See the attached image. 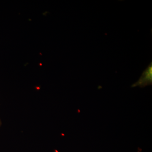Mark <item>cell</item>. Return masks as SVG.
<instances>
[{
  "mask_svg": "<svg viewBox=\"0 0 152 152\" xmlns=\"http://www.w3.org/2000/svg\"><path fill=\"white\" fill-rule=\"evenodd\" d=\"M152 84V63L148 66V67L143 72L138 80L133 84L132 87L139 86L143 88Z\"/></svg>",
  "mask_w": 152,
  "mask_h": 152,
  "instance_id": "6da1fadb",
  "label": "cell"
},
{
  "mask_svg": "<svg viewBox=\"0 0 152 152\" xmlns=\"http://www.w3.org/2000/svg\"><path fill=\"white\" fill-rule=\"evenodd\" d=\"M1 119H0V127H1Z\"/></svg>",
  "mask_w": 152,
  "mask_h": 152,
  "instance_id": "7a4b0ae2",
  "label": "cell"
}]
</instances>
